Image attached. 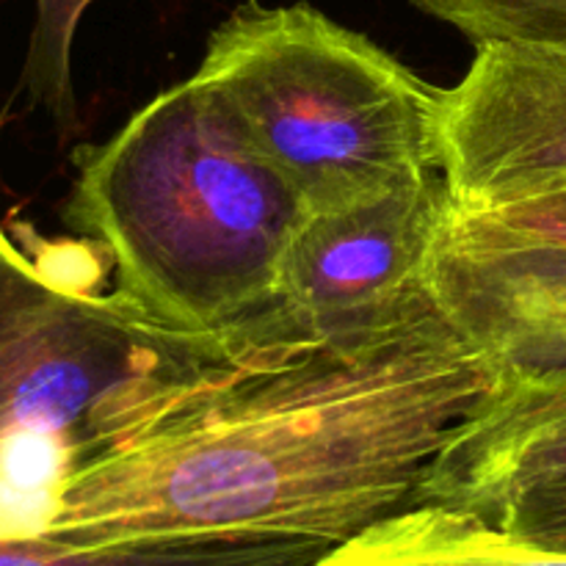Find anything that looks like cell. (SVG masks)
<instances>
[{
  "mask_svg": "<svg viewBox=\"0 0 566 566\" xmlns=\"http://www.w3.org/2000/svg\"><path fill=\"white\" fill-rule=\"evenodd\" d=\"M64 219L116 291L171 329L249 332L274 307L307 208L197 75L75 155Z\"/></svg>",
  "mask_w": 566,
  "mask_h": 566,
  "instance_id": "cell-2",
  "label": "cell"
},
{
  "mask_svg": "<svg viewBox=\"0 0 566 566\" xmlns=\"http://www.w3.org/2000/svg\"><path fill=\"white\" fill-rule=\"evenodd\" d=\"M501 381L429 285L401 315L352 335L252 332L86 464L44 536L343 545L418 503Z\"/></svg>",
  "mask_w": 566,
  "mask_h": 566,
  "instance_id": "cell-1",
  "label": "cell"
},
{
  "mask_svg": "<svg viewBox=\"0 0 566 566\" xmlns=\"http://www.w3.org/2000/svg\"><path fill=\"white\" fill-rule=\"evenodd\" d=\"M315 566H566V553L462 509L415 503L335 545Z\"/></svg>",
  "mask_w": 566,
  "mask_h": 566,
  "instance_id": "cell-9",
  "label": "cell"
},
{
  "mask_svg": "<svg viewBox=\"0 0 566 566\" xmlns=\"http://www.w3.org/2000/svg\"><path fill=\"white\" fill-rule=\"evenodd\" d=\"M473 44L497 39L566 42V0H412Z\"/></svg>",
  "mask_w": 566,
  "mask_h": 566,
  "instance_id": "cell-12",
  "label": "cell"
},
{
  "mask_svg": "<svg viewBox=\"0 0 566 566\" xmlns=\"http://www.w3.org/2000/svg\"><path fill=\"white\" fill-rule=\"evenodd\" d=\"M97 243L0 224V536H44L70 481L252 332L199 335L97 291Z\"/></svg>",
  "mask_w": 566,
  "mask_h": 566,
  "instance_id": "cell-3",
  "label": "cell"
},
{
  "mask_svg": "<svg viewBox=\"0 0 566 566\" xmlns=\"http://www.w3.org/2000/svg\"><path fill=\"white\" fill-rule=\"evenodd\" d=\"M479 517L512 531L514 536L566 553V481L520 492Z\"/></svg>",
  "mask_w": 566,
  "mask_h": 566,
  "instance_id": "cell-13",
  "label": "cell"
},
{
  "mask_svg": "<svg viewBox=\"0 0 566 566\" xmlns=\"http://www.w3.org/2000/svg\"><path fill=\"white\" fill-rule=\"evenodd\" d=\"M33 3H36V20L22 66V86L61 130L72 133L77 127L72 44H75L77 25L94 0H33Z\"/></svg>",
  "mask_w": 566,
  "mask_h": 566,
  "instance_id": "cell-11",
  "label": "cell"
},
{
  "mask_svg": "<svg viewBox=\"0 0 566 566\" xmlns=\"http://www.w3.org/2000/svg\"><path fill=\"white\" fill-rule=\"evenodd\" d=\"M566 481V370L503 376L453 437L420 486L418 503L486 514L520 492Z\"/></svg>",
  "mask_w": 566,
  "mask_h": 566,
  "instance_id": "cell-8",
  "label": "cell"
},
{
  "mask_svg": "<svg viewBox=\"0 0 566 566\" xmlns=\"http://www.w3.org/2000/svg\"><path fill=\"white\" fill-rule=\"evenodd\" d=\"M332 547L313 539L75 545L55 536H0V566H315Z\"/></svg>",
  "mask_w": 566,
  "mask_h": 566,
  "instance_id": "cell-10",
  "label": "cell"
},
{
  "mask_svg": "<svg viewBox=\"0 0 566 566\" xmlns=\"http://www.w3.org/2000/svg\"><path fill=\"white\" fill-rule=\"evenodd\" d=\"M453 197L442 171L376 197L307 213L287 247L269 337H337L381 326L426 291Z\"/></svg>",
  "mask_w": 566,
  "mask_h": 566,
  "instance_id": "cell-5",
  "label": "cell"
},
{
  "mask_svg": "<svg viewBox=\"0 0 566 566\" xmlns=\"http://www.w3.org/2000/svg\"><path fill=\"white\" fill-rule=\"evenodd\" d=\"M492 230L566 247V182L492 210H462Z\"/></svg>",
  "mask_w": 566,
  "mask_h": 566,
  "instance_id": "cell-14",
  "label": "cell"
},
{
  "mask_svg": "<svg viewBox=\"0 0 566 566\" xmlns=\"http://www.w3.org/2000/svg\"><path fill=\"white\" fill-rule=\"evenodd\" d=\"M193 75L307 213L440 171L446 88L310 3L243 0Z\"/></svg>",
  "mask_w": 566,
  "mask_h": 566,
  "instance_id": "cell-4",
  "label": "cell"
},
{
  "mask_svg": "<svg viewBox=\"0 0 566 566\" xmlns=\"http://www.w3.org/2000/svg\"><path fill=\"white\" fill-rule=\"evenodd\" d=\"M459 332L503 376L566 370V247L509 235L453 208L426 269Z\"/></svg>",
  "mask_w": 566,
  "mask_h": 566,
  "instance_id": "cell-7",
  "label": "cell"
},
{
  "mask_svg": "<svg viewBox=\"0 0 566 566\" xmlns=\"http://www.w3.org/2000/svg\"><path fill=\"white\" fill-rule=\"evenodd\" d=\"M440 171L457 210H492L566 182V42L475 44L442 99Z\"/></svg>",
  "mask_w": 566,
  "mask_h": 566,
  "instance_id": "cell-6",
  "label": "cell"
}]
</instances>
